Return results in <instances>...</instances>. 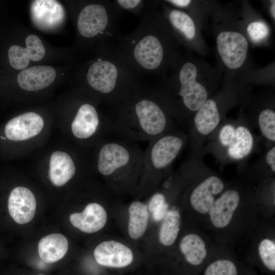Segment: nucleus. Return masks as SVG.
<instances>
[{"mask_svg": "<svg viewBox=\"0 0 275 275\" xmlns=\"http://www.w3.org/2000/svg\"><path fill=\"white\" fill-rule=\"evenodd\" d=\"M114 118L108 119L112 133L132 142L150 141L171 130L170 117L154 99H135Z\"/></svg>", "mask_w": 275, "mask_h": 275, "instance_id": "nucleus-1", "label": "nucleus"}, {"mask_svg": "<svg viewBox=\"0 0 275 275\" xmlns=\"http://www.w3.org/2000/svg\"><path fill=\"white\" fill-rule=\"evenodd\" d=\"M144 151L135 142L120 138L103 140L99 145L96 168L113 181H133L142 176Z\"/></svg>", "mask_w": 275, "mask_h": 275, "instance_id": "nucleus-2", "label": "nucleus"}, {"mask_svg": "<svg viewBox=\"0 0 275 275\" xmlns=\"http://www.w3.org/2000/svg\"><path fill=\"white\" fill-rule=\"evenodd\" d=\"M184 141L183 135L171 130L148 142L144 151L142 179L150 182L157 178L178 156Z\"/></svg>", "mask_w": 275, "mask_h": 275, "instance_id": "nucleus-3", "label": "nucleus"}, {"mask_svg": "<svg viewBox=\"0 0 275 275\" xmlns=\"http://www.w3.org/2000/svg\"><path fill=\"white\" fill-rule=\"evenodd\" d=\"M201 67L196 59H190L179 70L177 94L181 106L188 112L195 113L209 98L207 82L210 77Z\"/></svg>", "mask_w": 275, "mask_h": 275, "instance_id": "nucleus-4", "label": "nucleus"}, {"mask_svg": "<svg viewBox=\"0 0 275 275\" xmlns=\"http://www.w3.org/2000/svg\"><path fill=\"white\" fill-rule=\"evenodd\" d=\"M216 46L221 61L229 71H236L244 65L249 43L239 31L229 29L220 31L216 37Z\"/></svg>", "mask_w": 275, "mask_h": 275, "instance_id": "nucleus-5", "label": "nucleus"}, {"mask_svg": "<svg viewBox=\"0 0 275 275\" xmlns=\"http://www.w3.org/2000/svg\"><path fill=\"white\" fill-rule=\"evenodd\" d=\"M225 184L218 176L203 179L192 190L189 201L192 209L200 215H206L217 198L224 191Z\"/></svg>", "mask_w": 275, "mask_h": 275, "instance_id": "nucleus-6", "label": "nucleus"}, {"mask_svg": "<svg viewBox=\"0 0 275 275\" xmlns=\"http://www.w3.org/2000/svg\"><path fill=\"white\" fill-rule=\"evenodd\" d=\"M241 195L235 189L229 188L217 198L207 215L212 226L217 229L227 228L231 223L241 202Z\"/></svg>", "mask_w": 275, "mask_h": 275, "instance_id": "nucleus-7", "label": "nucleus"}, {"mask_svg": "<svg viewBox=\"0 0 275 275\" xmlns=\"http://www.w3.org/2000/svg\"><path fill=\"white\" fill-rule=\"evenodd\" d=\"M94 257L100 265L113 268H123L133 261V254L126 245L114 240L100 243L94 251Z\"/></svg>", "mask_w": 275, "mask_h": 275, "instance_id": "nucleus-8", "label": "nucleus"}, {"mask_svg": "<svg viewBox=\"0 0 275 275\" xmlns=\"http://www.w3.org/2000/svg\"><path fill=\"white\" fill-rule=\"evenodd\" d=\"M62 5L57 1L38 0L31 6V16L34 24L42 30H51L59 26L65 18Z\"/></svg>", "mask_w": 275, "mask_h": 275, "instance_id": "nucleus-9", "label": "nucleus"}, {"mask_svg": "<svg viewBox=\"0 0 275 275\" xmlns=\"http://www.w3.org/2000/svg\"><path fill=\"white\" fill-rule=\"evenodd\" d=\"M36 206L34 194L25 187H15L8 198L9 213L18 224H25L32 221L35 214Z\"/></svg>", "mask_w": 275, "mask_h": 275, "instance_id": "nucleus-10", "label": "nucleus"}, {"mask_svg": "<svg viewBox=\"0 0 275 275\" xmlns=\"http://www.w3.org/2000/svg\"><path fill=\"white\" fill-rule=\"evenodd\" d=\"M44 121L34 112L18 115L9 121L5 127L7 139L14 141L28 140L38 135L42 130Z\"/></svg>", "mask_w": 275, "mask_h": 275, "instance_id": "nucleus-11", "label": "nucleus"}, {"mask_svg": "<svg viewBox=\"0 0 275 275\" xmlns=\"http://www.w3.org/2000/svg\"><path fill=\"white\" fill-rule=\"evenodd\" d=\"M101 126L108 128L112 131L109 126L101 124V120L96 108L90 103H84L78 108L71 128L75 138L86 140L96 134Z\"/></svg>", "mask_w": 275, "mask_h": 275, "instance_id": "nucleus-12", "label": "nucleus"}, {"mask_svg": "<svg viewBox=\"0 0 275 275\" xmlns=\"http://www.w3.org/2000/svg\"><path fill=\"white\" fill-rule=\"evenodd\" d=\"M118 69L112 62L99 60L93 63L87 73V81L94 90L105 95L113 93L116 87Z\"/></svg>", "mask_w": 275, "mask_h": 275, "instance_id": "nucleus-13", "label": "nucleus"}, {"mask_svg": "<svg viewBox=\"0 0 275 275\" xmlns=\"http://www.w3.org/2000/svg\"><path fill=\"white\" fill-rule=\"evenodd\" d=\"M69 219L72 226L81 231L94 233L104 227L107 215L101 204L92 202L87 205L82 212L72 213Z\"/></svg>", "mask_w": 275, "mask_h": 275, "instance_id": "nucleus-14", "label": "nucleus"}, {"mask_svg": "<svg viewBox=\"0 0 275 275\" xmlns=\"http://www.w3.org/2000/svg\"><path fill=\"white\" fill-rule=\"evenodd\" d=\"M108 21L105 7L101 5L91 4L85 7L79 14L77 28L84 37L91 38L102 32Z\"/></svg>", "mask_w": 275, "mask_h": 275, "instance_id": "nucleus-15", "label": "nucleus"}, {"mask_svg": "<svg viewBox=\"0 0 275 275\" xmlns=\"http://www.w3.org/2000/svg\"><path fill=\"white\" fill-rule=\"evenodd\" d=\"M133 55L137 62L148 70H154L161 64L164 50L159 39L154 35H147L136 44Z\"/></svg>", "mask_w": 275, "mask_h": 275, "instance_id": "nucleus-16", "label": "nucleus"}, {"mask_svg": "<svg viewBox=\"0 0 275 275\" xmlns=\"http://www.w3.org/2000/svg\"><path fill=\"white\" fill-rule=\"evenodd\" d=\"M56 76L55 69L49 66H35L22 70L17 76L19 87L26 91H37L50 85Z\"/></svg>", "mask_w": 275, "mask_h": 275, "instance_id": "nucleus-17", "label": "nucleus"}, {"mask_svg": "<svg viewBox=\"0 0 275 275\" xmlns=\"http://www.w3.org/2000/svg\"><path fill=\"white\" fill-rule=\"evenodd\" d=\"M75 164L68 153L57 151L52 153L49 160V177L57 186L65 184L75 175Z\"/></svg>", "mask_w": 275, "mask_h": 275, "instance_id": "nucleus-18", "label": "nucleus"}, {"mask_svg": "<svg viewBox=\"0 0 275 275\" xmlns=\"http://www.w3.org/2000/svg\"><path fill=\"white\" fill-rule=\"evenodd\" d=\"M221 121V111L217 101L209 98L195 113L194 123L197 131L203 135L213 132Z\"/></svg>", "mask_w": 275, "mask_h": 275, "instance_id": "nucleus-19", "label": "nucleus"}, {"mask_svg": "<svg viewBox=\"0 0 275 275\" xmlns=\"http://www.w3.org/2000/svg\"><path fill=\"white\" fill-rule=\"evenodd\" d=\"M68 241L63 235L53 233L43 237L38 245V254L43 262L47 264L56 262L66 255Z\"/></svg>", "mask_w": 275, "mask_h": 275, "instance_id": "nucleus-20", "label": "nucleus"}, {"mask_svg": "<svg viewBox=\"0 0 275 275\" xmlns=\"http://www.w3.org/2000/svg\"><path fill=\"white\" fill-rule=\"evenodd\" d=\"M179 249L185 260L190 264H201L206 258L208 250L204 239L196 233H189L181 239Z\"/></svg>", "mask_w": 275, "mask_h": 275, "instance_id": "nucleus-21", "label": "nucleus"}, {"mask_svg": "<svg viewBox=\"0 0 275 275\" xmlns=\"http://www.w3.org/2000/svg\"><path fill=\"white\" fill-rule=\"evenodd\" d=\"M149 218L147 205L136 200L128 208V234L132 239L141 238L145 233Z\"/></svg>", "mask_w": 275, "mask_h": 275, "instance_id": "nucleus-22", "label": "nucleus"}, {"mask_svg": "<svg viewBox=\"0 0 275 275\" xmlns=\"http://www.w3.org/2000/svg\"><path fill=\"white\" fill-rule=\"evenodd\" d=\"M171 25L189 43L195 44L199 40L198 26L193 18L185 12L172 9L168 14Z\"/></svg>", "mask_w": 275, "mask_h": 275, "instance_id": "nucleus-23", "label": "nucleus"}, {"mask_svg": "<svg viewBox=\"0 0 275 275\" xmlns=\"http://www.w3.org/2000/svg\"><path fill=\"white\" fill-rule=\"evenodd\" d=\"M181 216L176 208L169 210L164 218L161 221L158 239L161 245L170 246L176 241L180 230Z\"/></svg>", "mask_w": 275, "mask_h": 275, "instance_id": "nucleus-24", "label": "nucleus"}, {"mask_svg": "<svg viewBox=\"0 0 275 275\" xmlns=\"http://www.w3.org/2000/svg\"><path fill=\"white\" fill-rule=\"evenodd\" d=\"M253 145V136L250 130L244 126H238L234 140L227 148L228 155L233 160H241L251 153Z\"/></svg>", "mask_w": 275, "mask_h": 275, "instance_id": "nucleus-25", "label": "nucleus"}, {"mask_svg": "<svg viewBox=\"0 0 275 275\" xmlns=\"http://www.w3.org/2000/svg\"><path fill=\"white\" fill-rule=\"evenodd\" d=\"M258 125L263 135L268 140L275 141V112L270 108L260 112L258 116Z\"/></svg>", "mask_w": 275, "mask_h": 275, "instance_id": "nucleus-26", "label": "nucleus"}, {"mask_svg": "<svg viewBox=\"0 0 275 275\" xmlns=\"http://www.w3.org/2000/svg\"><path fill=\"white\" fill-rule=\"evenodd\" d=\"M258 253L265 266L271 271L275 270V242L274 240L264 238L259 243Z\"/></svg>", "mask_w": 275, "mask_h": 275, "instance_id": "nucleus-27", "label": "nucleus"}, {"mask_svg": "<svg viewBox=\"0 0 275 275\" xmlns=\"http://www.w3.org/2000/svg\"><path fill=\"white\" fill-rule=\"evenodd\" d=\"M8 57L10 65L17 70L25 69L30 63L26 49L18 45H12L9 48Z\"/></svg>", "mask_w": 275, "mask_h": 275, "instance_id": "nucleus-28", "label": "nucleus"}, {"mask_svg": "<svg viewBox=\"0 0 275 275\" xmlns=\"http://www.w3.org/2000/svg\"><path fill=\"white\" fill-rule=\"evenodd\" d=\"M204 275H237V270L235 264L231 260L219 259L207 266Z\"/></svg>", "mask_w": 275, "mask_h": 275, "instance_id": "nucleus-29", "label": "nucleus"}, {"mask_svg": "<svg viewBox=\"0 0 275 275\" xmlns=\"http://www.w3.org/2000/svg\"><path fill=\"white\" fill-rule=\"evenodd\" d=\"M249 38L254 43H260L269 35V28L263 21L254 20L250 22L246 28Z\"/></svg>", "mask_w": 275, "mask_h": 275, "instance_id": "nucleus-30", "label": "nucleus"}, {"mask_svg": "<svg viewBox=\"0 0 275 275\" xmlns=\"http://www.w3.org/2000/svg\"><path fill=\"white\" fill-rule=\"evenodd\" d=\"M25 49L29 58L33 61H39L43 59L45 50L40 39L35 35H29L25 39Z\"/></svg>", "mask_w": 275, "mask_h": 275, "instance_id": "nucleus-31", "label": "nucleus"}, {"mask_svg": "<svg viewBox=\"0 0 275 275\" xmlns=\"http://www.w3.org/2000/svg\"><path fill=\"white\" fill-rule=\"evenodd\" d=\"M235 134L236 127L230 124L225 125L219 132L218 139L220 144L227 148L234 140Z\"/></svg>", "mask_w": 275, "mask_h": 275, "instance_id": "nucleus-32", "label": "nucleus"}, {"mask_svg": "<svg viewBox=\"0 0 275 275\" xmlns=\"http://www.w3.org/2000/svg\"><path fill=\"white\" fill-rule=\"evenodd\" d=\"M166 202V197L163 193L155 192L150 197L147 205L149 212L152 213L160 208Z\"/></svg>", "mask_w": 275, "mask_h": 275, "instance_id": "nucleus-33", "label": "nucleus"}, {"mask_svg": "<svg viewBox=\"0 0 275 275\" xmlns=\"http://www.w3.org/2000/svg\"><path fill=\"white\" fill-rule=\"evenodd\" d=\"M169 209V205L167 202L160 208L151 213L153 219L155 222L161 221L167 215Z\"/></svg>", "mask_w": 275, "mask_h": 275, "instance_id": "nucleus-34", "label": "nucleus"}, {"mask_svg": "<svg viewBox=\"0 0 275 275\" xmlns=\"http://www.w3.org/2000/svg\"><path fill=\"white\" fill-rule=\"evenodd\" d=\"M265 160L272 173L275 172V147H271L267 152Z\"/></svg>", "mask_w": 275, "mask_h": 275, "instance_id": "nucleus-35", "label": "nucleus"}, {"mask_svg": "<svg viewBox=\"0 0 275 275\" xmlns=\"http://www.w3.org/2000/svg\"><path fill=\"white\" fill-rule=\"evenodd\" d=\"M117 3L123 8L130 9L138 6L141 2L140 0H118Z\"/></svg>", "mask_w": 275, "mask_h": 275, "instance_id": "nucleus-36", "label": "nucleus"}, {"mask_svg": "<svg viewBox=\"0 0 275 275\" xmlns=\"http://www.w3.org/2000/svg\"><path fill=\"white\" fill-rule=\"evenodd\" d=\"M167 2L180 8L187 7L192 3V1L190 0H171Z\"/></svg>", "mask_w": 275, "mask_h": 275, "instance_id": "nucleus-37", "label": "nucleus"}, {"mask_svg": "<svg viewBox=\"0 0 275 275\" xmlns=\"http://www.w3.org/2000/svg\"><path fill=\"white\" fill-rule=\"evenodd\" d=\"M269 7V12L272 18L275 19V1H271Z\"/></svg>", "mask_w": 275, "mask_h": 275, "instance_id": "nucleus-38", "label": "nucleus"}, {"mask_svg": "<svg viewBox=\"0 0 275 275\" xmlns=\"http://www.w3.org/2000/svg\"><path fill=\"white\" fill-rule=\"evenodd\" d=\"M36 275H45V274H36Z\"/></svg>", "mask_w": 275, "mask_h": 275, "instance_id": "nucleus-39", "label": "nucleus"}]
</instances>
